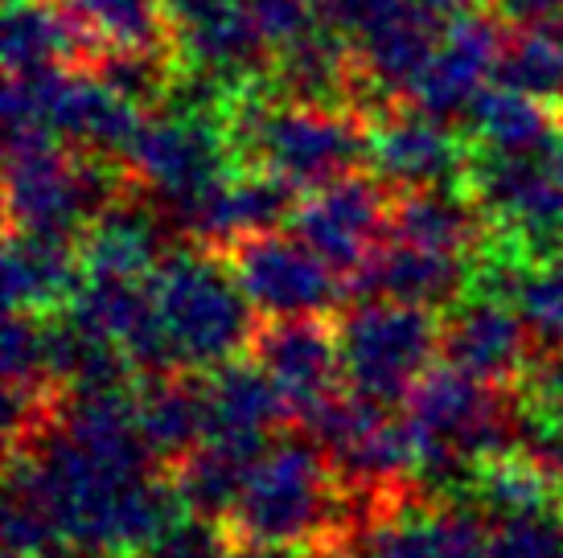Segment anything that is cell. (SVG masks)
Returning <instances> with one entry per match:
<instances>
[{"label":"cell","mask_w":563,"mask_h":558,"mask_svg":"<svg viewBox=\"0 0 563 558\" xmlns=\"http://www.w3.org/2000/svg\"><path fill=\"white\" fill-rule=\"evenodd\" d=\"M404 423L411 435V472L437 489H470L473 472L518 435V418L494 382L456 366L423 373L404 399Z\"/></svg>","instance_id":"6da1fadb"},{"label":"cell","mask_w":563,"mask_h":558,"mask_svg":"<svg viewBox=\"0 0 563 558\" xmlns=\"http://www.w3.org/2000/svg\"><path fill=\"white\" fill-rule=\"evenodd\" d=\"M325 448L313 435H280L267 439L255 456L243 493L231 510L239 543L260 550H300L325 538L338 517V489Z\"/></svg>","instance_id":"7a4b0ae2"},{"label":"cell","mask_w":563,"mask_h":558,"mask_svg":"<svg viewBox=\"0 0 563 558\" xmlns=\"http://www.w3.org/2000/svg\"><path fill=\"white\" fill-rule=\"evenodd\" d=\"M173 370H214L251 342L255 309L235 267L206 250H173L148 276Z\"/></svg>","instance_id":"3957f363"},{"label":"cell","mask_w":563,"mask_h":558,"mask_svg":"<svg viewBox=\"0 0 563 558\" xmlns=\"http://www.w3.org/2000/svg\"><path fill=\"white\" fill-rule=\"evenodd\" d=\"M231 136L255 169L280 177L297 193L338 181L354 165L366 160V127L325 103H297V99H251L231 115Z\"/></svg>","instance_id":"277c9868"},{"label":"cell","mask_w":563,"mask_h":558,"mask_svg":"<svg viewBox=\"0 0 563 558\" xmlns=\"http://www.w3.org/2000/svg\"><path fill=\"white\" fill-rule=\"evenodd\" d=\"M4 193L13 231L79 234L115 202V177L46 127H9Z\"/></svg>","instance_id":"5b68a950"},{"label":"cell","mask_w":563,"mask_h":558,"mask_svg":"<svg viewBox=\"0 0 563 558\" xmlns=\"http://www.w3.org/2000/svg\"><path fill=\"white\" fill-rule=\"evenodd\" d=\"M4 127H46L49 136L95 156H128L144 127V108L108 78L63 66L42 75H9Z\"/></svg>","instance_id":"8992f818"},{"label":"cell","mask_w":563,"mask_h":558,"mask_svg":"<svg viewBox=\"0 0 563 558\" xmlns=\"http://www.w3.org/2000/svg\"><path fill=\"white\" fill-rule=\"evenodd\" d=\"M338 354L345 390L395 406L432 370V357L440 354V325L432 321V309L362 300L338 321Z\"/></svg>","instance_id":"52a82bcc"},{"label":"cell","mask_w":563,"mask_h":558,"mask_svg":"<svg viewBox=\"0 0 563 558\" xmlns=\"http://www.w3.org/2000/svg\"><path fill=\"white\" fill-rule=\"evenodd\" d=\"M321 13L354 42L366 82L407 94L440 33L470 13V0H321Z\"/></svg>","instance_id":"ba28073f"},{"label":"cell","mask_w":563,"mask_h":558,"mask_svg":"<svg viewBox=\"0 0 563 558\" xmlns=\"http://www.w3.org/2000/svg\"><path fill=\"white\" fill-rule=\"evenodd\" d=\"M473 198L485 222L501 231L506 247L531 264L563 250V181L551 153H482L473 165Z\"/></svg>","instance_id":"9c48e42d"},{"label":"cell","mask_w":563,"mask_h":558,"mask_svg":"<svg viewBox=\"0 0 563 558\" xmlns=\"http://www.w3.org/2000/svg\"><path fill=\"white\" fill-rule=\"evenodd\" d=\"M235 276L247 292L251 309L267 321L288 316H321L342 300L338 267L325 264L297 234H251L235 243Z\"/></svg>","instance_id":"30bf717a"},{"label":"cell","mask_w":563,"mask_h":558,"mask_svg":"<svg viewBox=\"0 0 563 558\" xmlns=\"http://www.w3.org/2000/svg\"><path fill=\"white\" fill-rule=\"evenodd\" d=\"M288 231L305 238L325 264L358 276L391 234V205L383 198V181L345 172L329 186L309 189L288 217Z\"/></svg>","instance_id":"8fae6325"},{"label":"cell","mask_w":563,"mask_h":558,"mask_svg":"<svg viewBox=\"0 0 563 558\" xmlns=\"http://www.w3.org/2000/svg\"><path fill=\"white\" fill-rule=\"evenodd\" d=\"M309 435L350 484H391L411 472V435L404 418H395L391 403L338 390L309 418Z\"/></svg>","instance_id":"7c38bea8"},{"label":"cell","mask_w":563,"mask_h":558,"mask_svg":"<svg viewBox=\"0 0 563 558\" xmlns=\"http://www.w3.org/2000/svg\"><path fill=\"white\" fill-rule=\"evenodd\" d=\"M470 136L453 132V124L423 108L387 111L366 127V165L383 186L395 189H432L453 186L465 172Z\"/></svg>","instance_id":"4fadbf2b"},{"label":"cell","mask_w":563,"mask_h":558,"mask_svg":"<svg viewBox=\"0 0 563 558\" xmlns=\"http://www.w3.org/2000/svg\"><path fill=\"white\" fill-rule=\"evenodd\" d=\"M297 210L292 186H284L272 172H227L210 189L173 205V222L194 234L206 247H231L251 234L280 231Z\"/></svg>","instance_id":"5bb4252c"},{"label":"cell","mask_w":563,"mask_h":558,"mask_svg":"<svg viewBox=\"0 0 563 558\" xmlns=\"http://www.w3.org/2000/svg\"><path fill=\"white\" fill-rule=\"evenodd\" d=\"M255 361L280 387L288 415L305 423L345 387L338 328H325L317 316L272 321L264 333H255Z\"/></svg>","instance_id":"9a60e30c"},{"label":"cell","mask_w":563,"mask_h":558,"mask_svg":"<svg viewBox=\"0 0 563 558\" xmlns=\"http://www.w3.org/2000/svg\"><path fill=\"white\" fill-rule=\"evenodd\" d=\"M186 70L222 87H239L260 70L267 54L251 30L247 0H161Z\"/></svg>","instance_id":"2e32d148"},{"label":"cell","mask_w":563,"mask_h":558,"mask_svg":"<svg viewBox=\"0 0 563 558\" xmlns=\"http://www.w3.org/2000/svg\"><path fill=\"white\" fill-rule=\"evenodd\" d=\"M501 49L506 42L498 37V25L482 13H461L440 33V42L432 46L428 63L420 66V75L411 82L407 99L423 111H437L444 120L465 115L473 108V99L501 75Z\"/></svg>","instance_id":"e0dca14e"},{"label":"cell","mask_w":563,"mask_h":558,"mask_svg":"<svg viewBox=\"0 0 563 558\" xmlns=\"http://www.w3.org/2000/svg\"><path fill=\"white\" fill-rule=\"evenodd\" d=\"M531 337V325L515 300L470 292L461 304H453L449 321L440 328V354L456 370L498 387V382L527 373Z\"/></svg>","instance_id":"ac0fdd59"},{"label":"cell","mask_w":563,"mask_h":558,"mask_svg":"<svg viewBox=\"0 0 563 558\" xmlns=\"http://www.w3.org/2000/svg\"><path fill=\"white\" fill-rule=\"evenodd\" d=\"M354 558H489V529L461 505H407L366 522Z\"/></svg>","instance_id":"d6986e66"},{"label":"cell","mask_w":563,"mask_h":558,"mask_svg":"<svg viewBox=\"0 0 563 558\" xmlns=\"http://www.w3.org/2000/svg\"><path fill=\"white\" fill-rule=\"evenodd\" d=\"M362 300H399L416 309H444L456 304V295L470 288V271L461 267V255L428 250L416 243H383L371 255V264L354 276Z\"/></svg>","instance_id":"ffe728a7"},{"label":"cell","mask_w":563,"mask_h":558,"mask_svg":"<svg viewBox=\"0 0 563 558\" xmlns=\"http://www.w3.org/2000/svg\"><path fill=\"white\" fill-rule=\"evenodd\" d=\"M202 406H206V435L214 439H239V444H267V432L276 418L288 415L280 387L260 361H222L206 370ZM202 435V439H206Z\"/></svg>","instance_id":"44dd1931"},{"label":"cell","mask_w":563,"mask_h":558,"mask_svg":"<svg viewBox=\"0 0 563 558\" xmlns=\"http://www.w3.org/2000/svg\"><path fill=\"white\" fill-rule=\"evenodd\" d=\"M82 283V259L66 234L13 231L4 247V304L9 312H58Z\"/></svg>","instance_id":"7402d4cb"},{"label":"cell","mask_w":563,"mask_h":558,"mask_svg":"<svg viewBox=\"0 0 563 558\" xmlns=\"http://www.w3.org/2000/svg\"><path fill=\"white\" fill-rule=\"evenodd\" d=\"M95 33L63 0H9L4 16V66L9 75H42L75 66Z\"/></svg>","instance_id":"603a6c76"},{"label":"cell","mask_w":563,"mask_h":558,"mask_svg":"<svg viewBox=\"0 0 563 558\" xmlns=\"http://www.w3.org/2000/svg\"><path fill=\"white\" fill-rule=\"evenodd\" d=\"M82 276L148 279L165 259L161 217L141 202H111L82 231Z\"/></svg>","instance_id":"cb8c5ba5"},{"label":"cell","mask_w":563,"mask_h":558,"mask_svg":"<svg viewBox=\"0 0 563 558\" xmlns=\"http://www.w3.org/2000/svg\"><path fill=\"white\" fill-rule=\"evenodd\" d=\"M465 136L482 153L494 156H522V153H551L555 148V124L551 103L527 94L515 82H489L473 108L465 111Z\"/></svg>","instance_id":"d4e9b609"},{"label":"cell","mask_w":563,"mask_h":558,"mask_svg":"<svg viewBox=\"0 0 563 558\" xmlns=\"http://www.w3.org/2000/svg\"><path fill=\"white\" fill-rule=\"evenodd\" d=\"M485 214L477 198L456 193L453 186L432 189H407L404 198L391 205V238L416 243L444 255H465L482 243Z\"/></svg>","instance_id":"484cf974"},{"label":"cell","mask_w":563,"mask_h":558,"mask_svg":"<svg viewBox=\"0 0 563 558\" xmlns=\"http://www.w3.org/2000/svg\"><path fill=\"white\" fill-rule=\"evenodd\" d=\"M264 448L267 444H239V439L206 435L198 448L177 460V472H173V489H177L181 510L198 513V517H214V522L231 517L251 465Z\"/></svg>","instance_id":"4316f807"},{"label":"cell","mask_w":563,"mask_h":558,"mask_svg":"<svg viewBox=\"0 0 563 558\" xmlns=\"http://www.w3.org/2000/svg\"><path fill=\"white\" fill-rule=\"evenodd\" d=\"M46 342H49V382H63L66 394H79V390H115L124 387L128 370H132V357L120 345H111L108 337L82 328L66 312L46 325Z\"/></svg>","instance_id":"83f0119b"},{"label":"cell","mask_w":563,"mask_h":558,"mask_svg":"<svg viewBox=\"0 0 563 558\" xmlns=\"http://www.w3.org/2000/svg\"><path fill=\"white\" fill-rule=\"evenodd\" d=\"M136 418L153 460H181L206 435V406L198 382L157 378L136 394Z\"/></svg>","instance_id":"f1b7e54d"},{"label":"cell","mask_w":563,"mask_h":558,"mask_svg":"<svg viewBox=\"0 0 563 558\" xmlns=\"http://www.w3.org/2000/svg\"><path fill=\"white\" fill-rule=\"evenodd\" d=\"M272 78H276V91L284 99L338 108V99L350 87V63H345L342 33L325 25L313 37H305L300 46L276 54L272 58Z\"/></svg>","instance_id":"f546056e"},{"label":"cell","mask_w":563,"mask_h":558,"mask_svg":"<svg viewBox=\"0 0 563 558\" xmlns=\"http://www.w3.org/2000/svg\"><path fill=\"white\" fill-rule=\"evenodd\" d=\"M465 493L473 496V505L482 510V517H501V513L534 510V505H555L563 489L551 481L543 468L534 465L522 451H501L494 460H485Z\"/></svg>","instance_id":"4dcf8cb0"},{"label":"cell","mask_w":563,"mask_h":558,"mask_svg":"<svg viewBox=\"0 0 563 558\" xmlns=\"http://www.w3.org/2000/svg\"><path fill=\"white\" fill-rule=\"evenodd\" d=\"M4 550L9 558H49L63 550L58 522L46 505V493L33 477L25 456L9 465V489H4Z\"/></svg>","instance_id":"1f68e13d"},{"label":"cell","mask_w":563,"mask_h":558,"mask_svg":"<svg viewBox=\"0 0 563 558\" xmlns=\"http://www.w3.org/2000/svg\"><path fill=\"white\" fill-rule=\"evenodd\" d=\"M501 78L543 103H563V16L522 25L501 49Z\"/></svg>","instance_id":"d6a6232c"},{"label":"cell","mask_w":563,"mask_h":558,"mask_svg":"<svg viewBox=\"0 0 563 558\" xmlns=\"http://www.w3.org/2000/svg\"><path fill=\"white\" fill-rule=\"evenodd\" d=\"M111 49H157L165 25L161 0H63Z\"/></svg>","instance_id":"836d02e7"},{"label":"cell","mask_w":563,"mask_h":558,"mask_svg":"<svg viewBox=\"0 0 563 558\" xmlns=\"http://www.w3.org/2000/svg\"><path fill=\"white\" fill-rule=\"evenodd\" d=\"M489 522V558H563V510L534 505V510L485 517Z\"/></svg>","instance_id":"e575fe53"},{"label":"cell","mask_w":563,"mask_h":558,"mask_svg":"<svg viewBox=\"0 0 563 558\" xmlns=\"http://www.w3.org/2000/svg\"><path fill=\"white\" fill-rule=\"evenodd\" d=\"M515 304L522 309L534 337L563 354V250L548 259H534L522 271Z\"/></svg>","instance_id":"d590c367"},{"label":"cell","mask_w":563,"mask_h":558,"mask_svg":"<svg viewBox=\"0 0 563 558\" xmlns=\"http://www.w3.org/2000/svg\"><path fill=\"white\" fill-rule=\"evenodd\" d=\"M247 16L267 58L300 46L305 37L329 25L321 0H247Z\"/></svg>","instance_id":"8d00e7d4"},{"label":"cell","mask_w":563,"mask_h":558,"mask_svg":"<svg viewBox=\"0 0 563 558\" xmlns=\"http://www.w3.org/2000/svg\"><path fill=\"white\" fill-rule=\"evenodd\" d=\"M136 558H231V543H227V534L219 529L214 517L181 513Z\"/></svg>","instance_id":"74e56055"},{"label":"cell","mask_w":563,"mask_h":558,"mask_svg":"<svg viewBox=\"0 0 563 558\" xmlns=\"http://www.w3.org/2000/svg\"><path fill=\"white\" fill-rule=\"evenodd\" d=\"M518 451L531 456L534 465L548 472L551 481L563 489V423L560 418H548L539 411H527L518 415Z\"/></svg>","instance_id":"f35d334b"},{"label":"cell","mask_w":563,"mask_h":558,"mask_svg":"<svg viewBox=\"0 0 563 558\" xmlns=\"http://www.w3.org/2000/svg\"><path fill=\"white\" fill-rule=\"evenodd\" d=\"M501 16H510L518 25H534V21H555L563 16V0H494Z\"/></svg>","instance_id":"ab89813d"},{"label":"cell","mask_w":563,"mask_h":558,"mask_svg":"<svg viewBox=\"0 0 563 558\" xmlns=\"http://www.w3.org/2000/svg\"><path fill=\"white\" fill-rule=\"evenodd\" d=\"M231 558H280V550H260V546H251L243 555H231Z\"/></svg>","instance_id":"60d3db41"},{"label":"cell","mask_w":563,"mask_h":558,"mask_svg":"<svg viewBox=\"0 0 563 558\" xmlns=\"http://www.w3.org/2000/svg\"><path fill=\"white\" fill-rule=\"evenodd\" d=\"M551 160H555V172H560V181H563V132H560V140H555V148H551Z\"/></svg>","instance_id":"b9f144b4"},{"label":"cell","mask_w":563,"mask_h":558,"mask_svg":"<svg viewBox=\"0 0 563 558\" xmlns=\"http://www.w3.org/2000/svg\"><path fill=\"white\" fill-rule=\"evenodd\" d=\"M82 558H128V555H82Z\"/></svg>","instance_id":"7bdbcfd3"}]
</instances>
